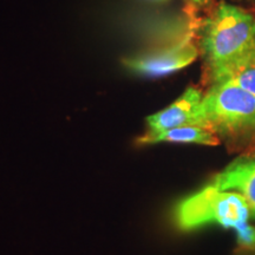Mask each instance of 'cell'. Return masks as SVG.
<instances>
[{"label":"cell","instance_id":"obj_1","mask_svg":"<svg viewBox=\"0 0 255 255\" xmlns=\"http://www.w3.org/2000/svg\"><path fill=\"white\" fill-rule=\"evenodd\" d=\"M255 47V15L221 2L201 26L200 50L214 78Z\"/></svg>","mask_w":255,"mask_h":255},{"label":"cell","instance_id":"obj_2","mask_svg":"<svg viewBox=\"0 0 255 255\" xmlns=\"http://www.w3.org/2000/svg\"><path fill=\"white\" fill-rule=\"evenodd\" d=\"M197 126L216 135H238L255 129V96L227 79L212 82L197 111Z\"/></svg>","mask_w":255,"mask_h":255},{"label":"cell","instance_id":"obj_3","mask_svg":"<svg viewBox=\"0 0 255 255\" xmlns=\"http://www.w3.org/2000/svg\"><path fill=\"white\" fill-rule=\"evenodd\" d=\"M175 218L178 227L184 231L216 223L223 228L238 232L248 225L251 210L240 194L218 189L209 184L181 201Z\"/></svg>","mask_w":255,"mask_h":255},{"label":"cell","instance_id":"obj_4","mask_svg":"<svg viewBox=\"0 0 255 255\" xmlns=\"http://www.w3.org/2000/svg\"><path fill=\"white\" fill-rule=\"evenodd\" d=\"M199 56V49L191 36L178 40L165 49L148 55L128 58L124 65L132 72L145 77H163L190 65Z\"/></svg>","mask_w":255,"mask_h":255},{"label":"cell","instance_id":"obj_5","mask_svg":"<svg viewBox=\"0 0 255 255\" xmlns=\"http://www.w3.org/2000/svg\"><path fill=\"white\" fill-rule=\"evenodd\" d=\"M202 98L200 89L189 87L169 107L146 119V133L155 135L177 127L197 126V111Z\"/></svg>","mask_w":255,"mask_h":255},{"label":"cell","instance_id":"obj_6","mask_svg":"<svg viewBox=\"0 0 255 255\" xmlns=\"http://www.w3.org/2000/svg\"><path fill=\"white\" fill-rule=\"evenodd\" d=\"M210 186L240 194L250 207L251 218L255 219V154L235 158L215 175Z\"/></svg>","mask_w":255,"mask_h":255},{"label":"cell","instance_id":"obj_7","mask_svg":"<svg viewBox=\"0 0 255 255\" xmlns=\"http://www.w3.org/2000/svg\"><path fill=\"white\" fill-rule=\"evenodd\" d=\"M143 144H156V143H186V144L218 145L219 137L212 130L200 126H183L174 129L165 130L163 132L149 135L145 133L138 139Z\"/></svg>","mask_w":255,"mask_h":255},{"label":"cell","instance_id":"obj_8","mask_svg":"<svg viewBox=\"0 0 255 255\" xmlns=\"http://www.w3.org/2000/svg\"><path fill=\"white\" fill-rule=\"evenodd\" d=\"M227 79L255 96V47L212 79Z\"/></svg>","mask_w":255,"mask_h":255},{"label":"cell","instance_id":"obj_9","mask_svg":"<svg viewBox=\"0 0 255 255\" xmlns=\"http://www.w3.org/2000/svg\"><path fill=\"white\" fill-rule=\"evenodd\" d=\"M237 239L240 246L255 250V227L248 223L237 232Z\"/></svg>","mask_w":255,"mask_h":255}]
</instances>
